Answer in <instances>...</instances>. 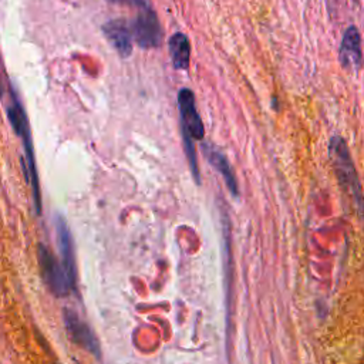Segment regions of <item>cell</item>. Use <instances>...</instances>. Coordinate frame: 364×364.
<instances>
[{"label":"cell","mask_w":364,"mask_h":364,"mask_svg":"<svg viewBox=\"0 0 364 364\" xmlns=\"http://www.w3.org/2000/svg\"><path fill=\"white\" fill-rule=\"evenodd\" d=\"M9 95H7V104H6V114L9 118V122L11 128L14 129L16 135L21 139L24 156H26V165H24V175L27 181L31 185V193H33V202H34V210L37 215H41V193H40V183H38V172L36 165V156H34V146H33V138L31 131L27 119L26 109L23 107V102L18 97V92L13 87L11 81H9L7 85Z\"/></svg>","instance_id":"cell-1"},{"label":"cell","mask_w":364,"mask_h":364,"mask_svg":"<svg viewBox=\"0 0 364 364\" xmlns=\"http://www.w3.org/2000/svg\"><path fill=\"white\" fill-rule=\"evenodd\" d=\"M328 156L338 181V185L351 198L355 210L364 218V195L355 165L353 162L348 145L340 135H334L328 142Z\"/></svg>","instance_id":"cell-2"},{"label":"cell","mask_w":364,"mask_h":364,"mask_svg":"<svg viewBox=\"0 0 364 364\" xmlns=\"http://www.w3.org/2000/svg\"><path fill=\"white\" fill-rule=\"evenodd\" d=\"M37 256H38V263H40L44 282L48 286V289L53 291V294L58 297H64L71 290H75L64 266L58 263V260L50 252L48 247H46L44 245H38Z\"/></svg>","instance_id":"cell-3"},{"label":"cell","mask_w":364,"mask_h":364,"mask_svg":"<svg viewBox=\"0 0 364 364\" xmlns=\"http://www.w3.org/2000/svg\"><path fill=\"white\" fill-rule=\"evenodd\" d=\"M131 31L135 43L145 50L156 48L162 44L164 33L156 13L148 6L139 9L138 14L131 21Z\"/></svg>","instance_id":"cell-4"},{"label":"cell","mask_w":364,"mask_h":364,"mask_svg":"<svg viewBox=\"0 0 364 364\" xmlns=\"http://www.w3.org/2000/svg\"><path fill=\"white\" fill-rule=\"evenodd\" d=\"M178 109L181 117V131L189 134L195 141H203L205 128L196 109L195 95L189 88H181L178 92Z\"/></svg>","instance_id":"cell-5"},{"label":"cell","mask_w":364,"mask_h":364,"mask_svg":"<svg viewBox=\"0 0 364 364\" xmlns=\"http://www.w3.org/2000/svg\"><path fill=\"white\" fill-rule=\"evenodd\" d=\"M63 320L71 340L97 358H101V347L91 327L85 321H82L75 311L70 309H64Z\"/></svg>","instance_id":"cell-6"},{"label":"cell","mask_w":364,"mask_h":364,"mask_svg":"<svg viewBox=\"0 0 364 364\" xmlns=\"http://www.w3.org/2000/svg\"><path fill=\"white\" fill-rule=\"evenodd\" d=\"M55 225V235H57V243L60 249V255L63 259V266L77 289V264H75V249H74V240L70 232V228L65 222V219L61 215H55L54 218Z\"/></svg>","instance_id":"cell-7"},{"label":"cell","mask_w":364,"mask_h":364,"mask_svg":"<svg viewBox=\"0 0 364 364\" xmlns=\"http://www.w3.org/2000/svg\"><path fill=\"white\" fill-rule=\"evenodd\" d=\"M338 61L341 67L348 71H358L363 67L361 37L355 26H350L343 34L338 48Z\"/></svg>","instance_id":"cell-8"},{"label":"cell","mask_w":364,"mask_h":364,"mask_svg":"<svg viewBox=\"0 0 364 364\" xmlns=\"http://www.w3.org/2000/svg\"><path fill=\"white\" fill-rule=\"evenodd\" d=\"M105 38L111 44V47L122 57L127 58L132 53V31H131V24H128L122 18H115L109 20L102 24L101 27Z\"/></svg>","instance_id":"cell-9"},{"label":"cell","mask_w":364,"mask_h":364,"mask_svg":"<svg viewBox=\"0 0 364 364\" xmlns=\"http://www.w3.org/2000/svg\"><path fill=\"white\" fill-rule=\"evenodd\" d=\"M200 151L205 154V158L208 159L210 166L222 175L230 195L233 198H237L239 196V185H237L235 172H233L228 158L225 156V154L219 148H216L213 144L206 142V141L200 142Z\"/></svg>","instance_id":"cell-10"},{"label":"cell","mask_w":364,"mask_h":364,"mask_svg":"<svg viewBox=\"0 0 364 364\" xmlns=\"http://www.w3.org/2000/svg\"><path fill=\"white\" fill-rule=\"evenodd\" d=\"M169 57L175 70H186L191 63V43L183 33H175L168 40Z\"/></svg>","instance_id":"cell-11"},{"label":"cell","mask_w":364,"mask_h":364,"mask_svg":"<svg viewBox=\"0 0 364 364\" xmlns=\"http://www.w3.org/2000/svg\"><path fill=\"white\" fill-rule=\"evenodd\" d=\"M109 3H121V4H129V6H134V7H138V9H144V7H148V3L146 0H107Z\"/></svg>","instance_id":"cell-12"}]
</instances>
